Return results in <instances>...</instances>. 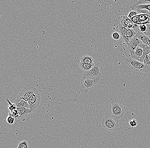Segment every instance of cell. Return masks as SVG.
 Here are the masks:
<instances>
[{"label":"cell","instance_id":"cell-1","mask_svg":"<svg viewBox=\"0 0 150 148\" xmlns=\"http://www.w3.org/2000/svg\"><path fill=\"white\" fill-rule=\"evenodd\" d=\"M125 112V107L124 104L120 100L114 99L112 100L106 115L119 121L122 118Z\"/></svg>","mask_w":150,"mask_h":148},{"label":"cell","instance_id":"cell-2","mask_svg":"<svg viewBox=\"0 0 150 148\" xmlns=\"http://www.w3.org/2000/svg\"><path fill=\"white\" fill-rule=\"evenodd\" d=\"M127 64L131 69L138 72H143L147 73L150 71V66L146 65L143 63L140 62L131 57H127L125 59Z\"/></svg>","mask_w":150,"mask_h":148},{"label":"cell","instance_id":"cell-3","mask_svg":"<svg viewBox=\"0 0 150 148\" xmlns=\"http://www.w3.org/2000/svg\"><path fill=\"white\" fill-rule=\"evenodd\" d=\"M102 124L104 129L109 132H116L120 126L119 121L106 115L103 118Z\"/></svg>","mask_w":150,"mask_h":148},{"label":"cell","instance_id":"cell-4","mask_svg":"<svg viewBox=\"0 0 150 148\" xmlns=\"http://www.w3.org/2000/svg\"><path fill=\"white\" fill-rule=\"evenodd\" d=\"M102 76L96 79L82 77L81 81L80 90L79 93H87L89 90L93 88L102 77Z\"/></svg>","mask_w":150,"mask_h":148},{"label":"cell","instance_id":"cell-5","mask_svg":"<svg viewBox=\"0 0 150 148\" xmlns=\"http://www.w3.org/2000/svg\"><path fill=\"white\" fill-rule=\"evenodd\" d=\"M102 76V70L101 65L98 62H96L94 66L91 70L84 72L83 77L96 79Z\"/></svg>","mask_w":150,"mask_h":148},{"label":"cell","instance_id":"cell-6","mask_svg":"<svg viewBox=\"0 0 150 148\" xmlns=\"http://www.w3.org/2000/svg\"><path fill=\"white\" fill-rule=\"evenodd\" d=\"M40 93L37 90L33 95L28 100V102L31 112H34L37 109L40 103Z\"/></svg>","mask_w":150,"mask_h":148},{"label":"cell","instance_id":"cell-7","mask_svg":"<svg viewBox=\"0 0 150 148\" xmlns=\"http://www.w3.org/2000/svg\"><path fill=\"white\" fill-rule=\"evenodd\" d=\"M37 90V89L33 86L28 85L21 91L18 96L24 101H28Z\"/></svg>","mask_w":150,"mask_h":148},{"label":"cell","instance_id":"cell-8","mask_svg":"<svg viewBox=\"0 0 150 148\" xmlns=\"http://www.w3.org/2000/svg\"><path fill=\"white\" fill-rule=\"evenodd\" d=\"M146 56L147 55H145L142 48L139 45L136 49L134 53L131 55V57L143 63Z\"/></svg>","mask_w":150,"mask_h":148},{"label":"cell","instance_id":"cell-9","mask_svg":"<svg viewBox=\"0 0 150 148\" xmlns=\"http://www.w3.org/2000/svg\"><path fill=\"white\" fill-rule=\"evenodd\" d=\"M141 43V41L139 39L137 35L130 40L129 43L127 44V46L131 55L134 53L136 49L139 46Z\"/></svg>","mask_w":150,"mask_h":148},{"label":"cell","instance_id":"cell-10","mask_svg":"<svg viewBox=\"0 0 150 148\" xmlns=\"http://www.w3.org/2000/svg\"><path fill=\"white\" fill-rule=\"evenodd\" d=\"M121 25L126 29H135L137 28L139 25L134 24L130 18L124 16L121 22Z\"/></svg>","mask_w":150,"mask_h":148},{"label":"cell","instance_id":"cell-11","mask_svg":"<svg viewBox=\"0 0 150 148\" xmlns=\"http://www.w3.org/2000/svg\"><path fill=\"white\" fill-rule=\"evenodd\" d=\"M135 30L137 33V36L139 39L145 45L149 46L150 47V37L149 36L145 35L140 32L139 30V26L137 28L135 29Z\"/></svg>","mask_w":150,"mask_h":148},{"label":"cell","instance_id":"cell-12","mask_svg":"<svg viewBox=\"0 0 150 148\" xmlns=\"http://www.w3.org/2000/svg\"><path fill=\"white\" fill-rule=\"evenodd\" d=\"M139 21L137 25H140L141 24H149L150 18L149 13L141 14L138 15Z\"/></svg>","mask_w":150,"mask_h":148},{"label":"cell","instance_id":"cell-13","mask_svg":"<svg viewBox=\"0 0 150 148\" xmlns=\"http://www.w3.org/2000/svg\"><path fill=\"white\" fill-rule=\"evenodd\" d=\"M20 115V118L23 120H25V118L30 113H31L30 109V108H17Z\"/></svg>","mask_w":150,"mask_h":148},{"label":"cell","instance_id":"cell-14","mask_svg":"<svg viewBox=\"0 0 150 148\" xmlns=\"http://www.w3.org/2000/svg\"><path fill=\"white\" fill-rule=\"evenodd\" d=\"M139 30L141 33L147 36H150V24L139 25Z\"/></svg>","mask_w":150,"mask_h":148},{"label":"cell","instance_id":"cell-15","mask_svg":"<svg viewBox=\"0 0 150 148\" xmlns=\"http://www.w3.org/2000/svg\"><path fill=\"white\" fill-rule=\"evenodd\" d=\"M15 104L17 108H30V106L28 101H24L23 99H21L18 96L16 101L15 102Z\"/></svg>","mask_w":150,"mask_h":148},{"label":"cell","instance_id":"cell-16","mask_svg":"<svg viewBox=\"0 0 150 148\" xmlns=\"http://www.w3.org/2000/svg\"><path fill=\"white\" fill-rule=\"evenodd\" d=\"M119 30H120V34L121 35L122 37L123 38L125 42L127 45L130 40L128 38L127 36V29L122 27L120 23L119 24Z\"/></svg>","mask_w":150,"mask_h":148},{"label":"cell","instance_id":"cell-17","mask_svg":"<svg viewBox=\"0 0 150 148\" xmlns=\"http://www.w3.org/2000/svg\"><path fill=\"white\" fill-rule=\"evenodd\" d=\"M80 62L87 64H94L95 62L93 58L88 55L82 56L80 59Z\"/></svg>","mask_w":150,"mask_h":148},{"label":"cell","instance_id":"cell-18","mask_svg":"<svg viewBox=\"0 0 150 148\" xmlns=\"http://www.w3.org/2000/svg\"><path fill=\"white\" fill-rule=\"evenodd\" d=\"M9 115L13 117L16 122L23 121V120L20 117L17 109L10 111L9 113Z\"/></svg>","mask_w":150,"mask_h":148},{"label":"cell","instance_id":"cell-19","mask_svg":"<svg viewBox=\"0 0 150 148\" xmlns=\"http://www.w3.org/2000/svg\"><path fill=\"white\" fill-rule=\"evenodd\" d=\"M94 64H87L80 62L79 63L80 67L85 72H87L91 70L94 66Z\"/></svg>","mask_w":150,"mask_h":148},{"label":"cell","instance_id":"cell-20","mask_svg":"<svg viewBox=\"0 0 150 148\" xmlns=\"http://www.w3.org/2000/svg\"><path fill=\"white\" fill-rule=\"evenodd\" d=\"M143 4H150V0H140L137 1L131 6V8L132 10H134L137 6Z\"/></svg>","mask_w":150,"mask_h":148},{"label":"cell","instance_id":"cell-21","mask_svg":"<svg viewBox=\"0 0 150 148\" xmlns=\"http://www.w3.org/2000/svg\"><path fill=\"white\" fill-rule=\"evenodd\" d=\"M137 35V33L134 29H127V36L130 40L136 36Z\"/></svg>","mask_w":150,"mask_h":148},{"label":"cell","instance_id":"cell-22","mask_svg":"<svg viewBox=\"0 0 150 148\" xmlns=\"http://www.w3.org/2000/svg\"><path fill=\"white\" fill-rule=\"evenodd\" d=\"M139 45L142 48L145 55H148L150 53V47L149 46L143 44V43L142 42Z\"/></svg>","mask_w":150,"mask_h":148},{"label":"cell","instance_id":"cell-23","mask_svg":"<svg viewBox=\"0 0 150 148\" xmlns=\"http://www.w3.org/2000/svg\"><path fill=\"white\" fill-rule=\"evenodd\" d=\"M135 10H146L150 11V4H143L137 6Z\"/></svg>","mask_w":150,"mask_h":148},{"label":"cell","instance_id":"cell-24","mask_svg":"<svg viewBox=\"0 0 150 148\" xmlns=\"http://www.w3.org/2000/svg\"><path fill=\"white\" fill-rule=\"evenodd\" d=\"M6 102L8 103V104H9V106H8V108L9 110L11 111H13V110H16V109H17V107L16 106V104H15V103H12L10 102V101H9V99H8V98H6Z\"/></svg>","mask_w":150,"mask_h":148},{"label":"cell","instance_id":"cell-25","mask_svg":"<svg viewBox=\"0 0 150 148\" xmlns=\"http://www.w3.org/2000/svg\"><path fill=\"white\" fill-rule=\"evenodd\" d=\"M29 143L26 140H22L18 143L17 148H29Z\"/></svg>","mask_w":150,"mask_h":148},{"label":"cell","instance_id":"cell-26","mask_svg":"<svg viewBox=\"0 0 150 148\" xmlns=\"http://www.w3.org/2000/svg\"><path fill=\"white\" fill-rule=\"evenodd\" d=\"M129 124L132 128H134L137 126L138 123L136 120L133 119L129 121Z\"/></svg>","mask_w":150,"mask_h":148},{"label":"cell","instance_id":"cell-27","mask_svg":"<svg viewBox=\"0 0 150 148\" xmlns=\"http://www.w3.org/2000/svg\"><path fill=\"white\" fill-rule=\"evenodd\" d=\"M6 121L8 123V124H13L16 121V120H15V118L9 115L6 118Z\"/></svg>","mask_w":150,"mask_h":148},{"label":"cell","instance_id":"cell-28","mask_svg":"<svg viewBox=\"0 0 150 148\" xmlns=\"http://www.w3.org/2000/svg\"><path fill=\"white\" fill-rule=\"evenodd\" d=\"M112 38L115 40H118L120 39L121 36L120 34L117 32L113 33L112 35Z\"/></svg>","mask_w":150,"mask_h":148},{"label":"cell","instance_id":"cell-29","mask_svg":"<svg viewBox=\"0 0 150 148\" xmlns=\"http://www.w3.org/2000/svg\"><path fill=\"white\" fill-rule=\"evenodd\" d=\"M138 13L136 11H131L130 13L128 14V16H127V17L128 18H132L136 16H137Z\"/></svg>","mask_w":150,"mask_h":148},{"label":"cell","instance_id":"cell-30","mask_svg":"<svg viewBox=\"0 0 150 148\" xmlns=\"http://www.w3.org/2000/svg\"><path fill=\"white\" fill-rule=\"evenodd\" d=\"M136 11L138 13L141 14H147L149 13L148 10H137Z\"/></svg>","mask_w":150,"mask_h":148},{"label":"cell","instance_id":"cell-31","mask_svg":"<svg viewBox=\"0 0 150 148\" xmlns=\"http://www.w3.org/2000/svg\"><path fill=\"white\" fill-rule=\"evenodd\" d=\"M143 63L145 64H146V65H148L150 66L149 58V57H148V55H147L146 57H145Z\"/></svg>","mask_w":150,"mask_h":148},{"label":"cell","instance_id":"cell-32","mask_svg":"<svg viewBox=\"0 0 150 148\" xmlns=\"http://www.w3.org/2000/svg\"><path fill=\"white\" fill-rule=\"evenodd\" d=\"M148 57H149V60H150V53L148 55Z\"/></svg>","mask_w":150,"mask_h":148},{"label":"cell","instance_id":"cell-33","mask_svg":"<svg viewBox=\"0 0 150 148\" xmlns=\"http://www.w3.org/2000/svg\"><path fill=\"white\" fill-rule=\"evenodd\" d=\"M149 18H150L149 24H150V11H149Z\"/></svg>","mask_w":150,"mask_h":148},{"label":"cell","instance_id":"cell-34","mask_svg":"<svg viewBox=\"0 0 150 148\" xmlns=\"http://www.w3.org/2000/svg\"><path fill=\"white\" fill-rule=\"evenodd\" d=\"M149 37H150V36H149Z\"/></svg>","mask_w":150,"mask_h":148}]
</instances>
